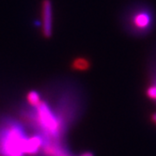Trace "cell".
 Returning a JSON list of instances; mask_svg holds the SVG:
<instances>
[{
	"label": "cell",
	"mask_w": 156,
	"mask_h": 156,
	"mask_svg": "<svg viewBox=\"0 0 156 156\" xmlns=\"http://www.w3.org/2000/svg\"><path fill=\"white\" fill-rule=\"evenodd\" d=\"M27 101L28 105H30L33 107L38 106L41 103V96L37 90H30L27 94Z\"/></svg>",
	"instance_id": "52a82bcc"
},
{
	"label": "cell",
	"mask_w": 156,
	"mask_h": 156,
	"mask_svg": "<svg viewBox=\"0 0 156 156\" xmlns=\"http://www.w3.org/2000/svg\"><path fill=\"white\" fill-rule=\"evenodd\" d=\"M122 25L133 36H144L154 26V15L150 7L141 4L130 6L122 14Z\"/></svg>",
	"instance_id": "3957f363"
},
{
	"label": "cell",
	"mask_w": 156,
	"mask_h": 156,
	"mask_svg": "<svg viewBox=\"0 0 156 156\" xmlns=\"http://www.w3.org/2000/svg\"><path fill=\"white\" fill-rule=\"evenodd\" d=\"M44 156H73L60 139H45L42 147Z\"/></svg>",
	"instance_id": "5b68a950"
},
{
	"label": "cell",
	"mask_w": 156,
	"mask_h": 156,
	"mask_svg": "<svg viewBox=\"0 0 156 156\" xmlns=\"http://www.w3.org/2000/svg\"><path fill=\"white\" fill-rule=\"evenodd\" d=\"M91 67V61L85 57H77L71 62V69L74 72H87Z\"/></svg>",
	"instance_id": "8992f818"
},
{
	"label": "cell",
	"mask_w": 156,
	"mask_h": 156,
	"mask_svg": "<svg viewBox=\"0 0 156 156\" xmlns=\"http://www.w3.org/2000/svg\"><path fill=\"white\" fill-rule=\"evenodd\" d=\"M146 95L151 101L156 103V75H154L146 88Z\"/></svg>",
	"instance_id": "ba28073f"
},
{
	"label": "cell",
	"mask_w": 156,
	"mask_h": 156,
	"mask_svg": "<svg viewBox=\"0 0 156 156\" xmlns=\"http://www.w3.org/2000/svg\"><path fill=\"white\" fill-rule=\"evenodd\" d=\"M78 156H94V154L91 151H85V152L79 154Z\"/></svg>",
	"instance_id": "9c48e42d"
},
{
	"label": "cell",
	"mask_w": 156,
	"mask_h": 156,
	"mask_svg": "<svg viewBox=\"0 0 156 156\" xmlns=\"http://www.w3.org/2000/svg\"><path fill=\"white\" fill-rule=\"evenodd\" d=\"M151 120L154 122V123L156 124V113L155 114H153L152 116H151Z\"/></svg>",
	"instance_id": "30bf717a"
},
{
	"label": "cell",
	"mask_w": 156,
	"mask_h": 156,
	"mask_svg": "<svg viewBox=\"0 0 156 156\" xmlns=\"http://www.w3.org/2000/svg\"><path fill=\"white\" fill-rule=\"evenodd\" d=\"M28 137L24 128L12 119H7L0 124V156L27 155Z\"/></svg>",
	"instance_id": "7a4b0ae2"
},
{
	"label": "cell",
	"mask_w": 156,
	"mask_h": 156,
	"mask_svg": "<svg viewBox=\"0 0 156 156\" xmlns=\"http://www.w3.org/2000/svg\"><path fill=\"white\" fill-rule=\"evenodd\" d=\"M27 118L36 128L41 131V136L45 139H60L66 131V123L58 113L52 110L45 102L41 103L28 111Z\"/></svg>",
	"instance_id": "6da1fadb"
},
{
	"label": "cell",
	"mask_w": 156,
	"mask_h": 156,
	"mask_svg": "<svg viewBox=\"0 0 156 156\" xmlns=\"http://www.w3.org/2000/svg\"><path fill=\"white\" fill-rule=\"evenodd\" d=\"M41 21L40 27L44 39H50L53 36L54 28V6L52 0L41 1Z\"/></svg>",
	"instance_id": "277c9868"
}]
</instances>
